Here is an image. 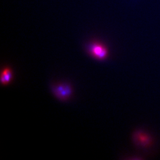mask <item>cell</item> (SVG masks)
<instances>
[{
  "mask_svg": "<svg viewBox=\"0 0 160 160\" xmlns=\"http://www.w3.org/2000/svg\"><path fill=\"white\" fill-rule=\"evenodd\" d=\"M89 51L93 57L101 60L106 58L108 54L106 47L98 43L91 44L89 47Z\"/></svg>",
  "mask_w": 160,
  "mask_h": 160,
  "instance_id": "1",
  "label": "cell"
},
{
  "mask_svg": "<svg viewBox=\"0 0 160 160\" xmlns=\"http://www.w3.org/2000/svg\"><path fill=\"white\" fill-rule=\"evenodd\" d=\"M53 91L58 98L62 100H66L70 98L72 94L71 87L64 83L56 85L53 88Z\"/></svg>",
  "mask_w": 160,
  "mask_h": 160,
  "instance_id": "2",
  "label": "cell"
},
{
  "mask_svg": "<svg viewBox=\"0 0 160 160\" xmlns=\"http://www.w3.org/2000/svg\"><path fill=\"white\" fill-rule=\"evenodd\" d=\"M12 77V72L10 68H6L3 70L1 78V81L2 84L7 85L11 81Z\"/></svg>",
  "mask_w": 160,
  "mask_h": 160,
  "instance_id": "3",
  "label": "cell"
}]
</instances>
